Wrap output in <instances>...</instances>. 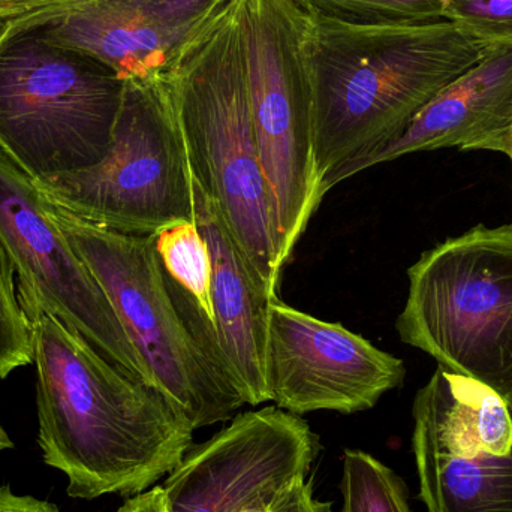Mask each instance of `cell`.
<instances>
[{
    "label": "cell",
    "instance_id": "cell-1",
    "mask_svg": "<svg viewBox=\"0 0 512 512\" xmlns=\"http://www.w3.org/2000/svg\"><path fill=\"white\" fill-rule=\"evenodd\" d=\"M32 337L39 447L71 498L140 495L179 466L194 427L164 393L51 316L33 319Z\"/></svg>",
    "mask_w": 512,
    "mask_h": 512
},
{
    "label": "cell",
    "instance_id": "cell-2",
    "mask_svg": "<svg viewBox=\"0 0 512 512\" xmlns=\"http://www.w3.org/2000/svg\"><path fill=\"white\" fill-rule=\"evenodd\" d=\"M301 42L319 192L325 177L399 137L487 48L447 20L355 24L306 12Z\"/></svg>",
    "mask_w": 512,
    "mask_h": 512
},
{
    "label": "cell",
    "instance_id": "cell-3",
    "mask_svg": "<svg viewBox=\"0 0 512 512\" xmlns=\"http://www.w3.org/2000/svg\"><path fill=\"white\" fill-rule=\"evenodd\" d=\"M165 77L192 179L268 294L279 298V227L249 105L243 0H231Z\"/></svg>",
    "mask_w": 512,
    "mask_h": 512
},
{
    "label": "cell",
    "instance_id": "cell-4",
    "mask_svg": "<svg viewBox=\"0 0 512 512\" xmlns=\"http://www.w3.org/2000/svg\"><path fill=\"white\" fill-rule=\"evenodd\" d=\"M123 87L101 63L17 18L0 23V149L35 182L105 158Z\"/></svg>",
    "mask_w": 512,
    "mask_h": 512
},
{
    "label": "cell",
    "instance_id": "cell-5",
    "mask_svg": "<svg viewBox=\"0 0 512 512\" xmlns=\"http://www.w3.org/2000/svg\"><path fill=\"white\" fill-rule=\"evenodd\" d=\"M48 210L107 295L155 388L183 412L194 430L233 418L245 400L174 300L155 237L105 230L51 201Z\"/></svg>",
    "mask_w": 512,
    "mask_h": 512
},
{
    "label": "cell",
    "instance_id": "cell-6",
    "mask_svg": "<svg viewBox=\"0 0 512 512\" xmlns=\"http://www.w3.org/2000/svg\"><path fill=\"white\" fill-rule=\"evenodd\" d=\"M397 333L438 366L512 390V225H478L424 252L408 270Z\"/></svg>",
    "mask_w": 512,
    "mask_h": 512
},
{
    "label": "cell",
    "instance_id": "cell-7",
    "mask_svg": "<svg viewBox=\"0 0 512 512\" xmlns=\"http://www.w3.org/2000/svg\"><path fill=\"white\" fill-rule=\"evenodd\" d=\"M35 185L56 206L116 233L155 236L195 222L191 165L167 77L125 81L101 162Z\"/></svg>",
    "mask_w": 512,
    "mask_h": 512
},
{
    "label": "cell",
    "instance_id": "cell-8",
    "mask_svg": "<svg viewBox=\"0 0 512 512\" xmlns=\"http://www.w3.org/2000/svg\"><path fill=\"white\" fill-rule=\"evenodd\" d=\"M301 32L303 11L291 0H243L249 105L283 267L322 201Z\"/></svg>",
    "mask_w": 512,
    "mask_h": 512
},
{
    "label": "cell",
    "instance_id": "cell-9",
    "mask_svg": "<svg viewBox=\"0 0 512 512\" xmlns=\"http://www.w3.org/2000/svg\"><path fill=\"white\" fill-rule=\"evenodd\" d=\"M412 414L427 511L512 512V414L501 394L438 366Z\"/></svg>",
    "mask_w": 512,
    "mask_h": 512
},
{
    "label": "cell",
    "instance_id": "cell-10",
    "mask_svg": "<svg viewBox=\"0 0 512 512\" xmlns=\"http://www.w3.org/2000/svg\"><path fill=\"white\" fill-rule=\"evenodd\" d=\"M0 243L17 274L18 298L30 322L39 315L57 319L114 366L155 387L110 300L57 227L35 180L2 149Z\"/></svg>",
    "mask_w": 512,
    "mask_h": 512
},
{
    "label": "cell",
    "instance_id": "cell-11",
    "mask_svg": "<svg viewBox=\"0 0 512 512\" xmlns=\"http://www.w3.org/2000/svg\"><path fill=\"white\" fill-rule=\"evenodd\" d=\"M319 438L300 415L277 406L243 412L191 447L164 490L168 512H242L267 504L307 478Z\"/></svg>",
    "mask_w": 512,
    "mask_h": 512
},
{
    "label": "cell",
    "instance_id": "cell-12",
    "mask_svg": "<svg viewBox=\"0 0 512 512\" xmlns=\"http://www.w3.org/2000/svg\"><path fill=\"white\" fill-rule=\"evenodd\" d=\"M400 358L342 324L322 321L283 301L271 303L265 382L277 408L295 415L369 411L405 381Z\"/></svg>",
    "mask_w": 512,
    "mask_h": 512
},
{
    "label": "cell",
    "instance_id": "cell-13",
    "mask_svg": "<svg viewBox=\"0 0 512 512\" xmlns=\"http://www.w3.org/2000/svg\"><path fill=\"white\" fill-rule=\"evenodd\" d=\"M231 0H81L18 17L120 80L165 75Z\"/></svg>",
    "mask_w": 512,
    "mask_h": 512
},
{
    "label": "cell",
    "instance_id": "cell-14",
    "mask_svg": "<svg viewBox=\"0 0 512 512\" xmlns=\"http://www.w3.org/2000/svg\"><path fill=\"white\" fill-rule=\"evenodd\" d=\"M194 182V179H192ZM195 222L209 245L213 261V327L188 292L170 276L171 292L201 345L246 405L268 402L265 346L273 298L240 251L206 192L194 182ZM167 273V271H165Z\"/></svg>",
    "mask_w": 512,
    "mask_h": 512
},
{
    "label": "cell",
    "instance_id": "cell-15",
    "mask_svg": "<svg viewBox=\"0 0 512 512\" xmlns=\"http://www.w3.org/2000/svg\"><path fill=\"white\" fill-rule=\"evenodd\" d=\"M512 45H489L481 59L444 87L408 128L385 146L321 182V195L343 180L411 153L439 149L510 152Z\"/></svg>",
    "mask_w": 512,
    "mask_h": 512
},
{
    "label": "cell",
    "instance_id": "cell-16",
    "mask_svg": "<svg viewBox=\"0 0 512 512\" xmlns=\"http://www.w3.org/2000/svg\"><path fill=\"white\" fill-rule=\"evenodd\" d=\"M155 249L168 276L191 295L213 327V261L209 245L197 222L171 225L156 233Z\"/></svg>",
    "mask_w": 512,
    "mask_h": 512
},
{
    "label": "cell",
    "instance_id": "cell-17",
    "mask_svg": "<svg viewBox=\"0 0 512 512\" xmlns=\"http://www.w3.org/2000/svg\"><path fill=\"white\" fill-rule=\"evenodd\" d=\"M342 495V512H411L402 478L364 451H346Z\"/></svg>",
    "mask_w": 512,
    "mask_h": 512
},
{
    "label": "cell",
    "instance_id": "cell-18",
    "mask_svg": "<svg viewBox=\"0 0 512 512\" xmlns=\"http://www.w3.org/2000/svg\"><path fill=\"white\" fill-rule=\"evenodd\" d=\"M301 11L355 24H420L445 20L447 0H291Z\"/></svg>",
    "mask_w": 512,
    "mask_h": 512
},
{
    "label": "cell",
    "instance_id": "cell-19",
    "mask_svg": "<svg viewBox=\"0 0 512 512\" xmlns=\"http://www.w3.org/2000/svg\"><path fill=\"white\" fill-rule=\"evenodd\" d=\"M14 274L0 243V379L33 361L32 322L21 306Z\"/></svg>",
    "mask_w": 512,
    "mask_h": 512
},
{
    "label": "cell",
    "instance_id": "cell-20",
    "mask_svg": "<svg viewBox=\"0 0 512 512\" xmlns=\"http://www.w3.org/2000/svg\"><path fill=\"white\" fill-rule=\"evenodd\" d=\"M445 20L484 45H512V0H447Z\"/></svg>",
    "mask_w": 512,
    "mask_h": 512
},
{
    "label": "cell",
    "instance_id": "cell-21",
    "mask_svg": "<svg viewBox=\"0 0 512 512\" xmlns=\"http://www.w3.org/2000/svg\"><path fill=\"white\" fill-rule=\"evenodd\" d=\"M242 512H333L330 502H322L313 495V483L306 478L292 483L277 498L267 504L256 505Z\"/></svg>",
    "mask_w": 512,
    "mask_h": 512
},
{
    "label": "cell",
    "instance_id": "cell-22",
    "mask_svg": "<svg viewBox=\"0 0 512 512\" xmlns=\"http://www.w3.org/2000/svg\"><path fill=\"white\" fill-rule=\"evenodd\" d=\"M81 0H0V23L45 9L71 5Z\"/></svg>",
    "mask_w": 512,
    "mask_h": 512
},
{
    "label": "cell",
    "instance_id": "cell-23",
    "mask_svg": "<svg viewBox=\"0 0 512 512\" xmlns=\"http://www.w3.org/2000/svg\"><path fill=\"white\" fill-rule=\"evenodd\" d=\"M0 512H60L56 505L32 496H18L9 487H0Z\"/></svg>",
    "mask_w": 512,
    "mask_h": 512
},
{
    "label": "cell",
    "instance_id": "cell-24",
    "mask_svg": "<svg viewBox=\"0 0 512 512\" xmlns=\"http://www.w3.org/2000/svg\"><path fill=\"white\" fill-rule=\"evenodd\" d=\"M12 448L11 438H9L8 433L3 430V427L0 426V451L9 450Z\"/></svg>",
    "mask_w": 512,
    "mask_h": 512
},
{
    "label": "cell",
    "instance_id": "cell-25",
    "mask_svg": "<svg viewBox=\"0 0 512 512\" xmlns=\"http://www.w3.org/2000/svg\"><path fill=\"white\" fill-rule=\"evenodd\" d=\"M505 400H507L508 408H510L512 414V390L510 391V394H508V396L505 397Z\"/></svg>",
    "mask_w": 512,
    "mask_h": 512
},
{
    "label": "cell",
    "instance_id": "cell-26",
    "mask_svg": "<svg viewBox=\"0 0 512 512\" xmlns=\"http://www.w3.org/2000/svg\"><path fill=\"white\" fill-rule=\"evenodd\" d=\"M508 158L511 159V164H512V135H511V144H510V152H508Z\"/></svg>",
    "mask_w": 512,
    "mask_h": 512
}]
</instances>
